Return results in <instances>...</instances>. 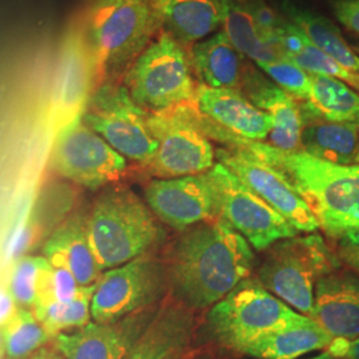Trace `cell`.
I'll return each mask as SVG.
<instances>
[{"label": "cell", "instance_id": "cell-1", "mask_svg": "<svg viewBox=\"0 0 359 359\" xmlns=\"http://www.w3.org/2000/svg\"><path fill=\"white\" fill-rule=\"evenodd\" d=\"M255 257L244 236L217 217L182 231L168 278L185 308H212L250 276Z\"/></svg>", "mask_w": 359, "mask_h": 359}, {"label": "cell", "instance_id": "cell-2", "mask_svg": "<svg viewBox=\"0 0 359 359\" xmlns=\"http://www.w3.org/2000/svg\"><path fill=\"white\" fill-rule=\"evenodd\" d=\"M209 139L240 147L281 172L308 204L320 222V229L338 238L359 229V164L337 165L297 151L285 152L264 142L241 139L209 121Z\"/></svg>", "mask_w": 359, "mask_h": 359}, {"label": "cell", "instance_id": "cell-3", "mask_svg": "<svg viewBox=\"0 0 359 359\" xmlns=\"http://www.w3.org/2000/svg\"><path fill=\"white\" fill-rule=\"evenodd\" d=\"M158 25L149 0H96L83 36L95 79L116 76L133 65Z\"/></svg>", "mask_w": 359, "mask_h": 359}, {"label": "cell", "instance_id": "cell-4", "mask_svg": "<svg viewBox=\"0 0 359 359\" xmlns=\"http://www.w3.org/2000/svg\"><path fill=\"white\" fill-rule=\"evenodd\" d=\"M87 231L103 271L147 255L164 234L148 204L127 188H112L99 196L87 216Z\"/></svg>", "mask_w": 359, "mask_h": 359}, {"label": "cell", "instance_id": "cell-5", "mask_svg": "<svg viewBox=\"0 0 359 359\" xmlns=\"http://www.w3.org/2000/svg\"><path fill=\"white\" fill-rule=\"evenodd\" d=\"M339 266L341 259L321 236L306 233L271 245L258 268V281L297 313L310 317L318 280Z\"/></svg>", "mask_w": 359, "mask_h": 359}, {"label": "cell", "instance_id": "cell-6", "mask_svg": "<svg viewBox=\"0 0 359 359\" xmlns=\"http://www.w3.org/2000/svg\"><path fill=\"white\" fill-rule=\"evenodd\" d=\"M305 318L259 281L246 278L210 308L206 325L218 345L240 353L257 338Z\"/></svg>", "mask_w": 359, "mask_h": 359}, {"label": "cell", "instance_id": "cell-7", "mask_svg": "<svg viewBox=\"0 0 359 359\" xmlns=\"http://www.w3.org/2000/svg\"><path fill=\"white\" fill-rule=\"evenodd\" d=\"M124 86L147 112L193 103L196 97L188 56L168 32L152 41L129 67Z\"/></svg>", "mask_w": 359, "mask_h": 359}, {"label": "cell", "instance_id": "cell-8", "mask_svg": "<svg viewBox=\"0 0 359 359\" xmlns=\"http://www.w3.org/2000/svg\"><path fill=\"white\" fill-rule=\"evenodd\" d=\"M148 126L158 147L147 169L157 179L203 175L215 165V148L194 102L148 112Z\"/></svg>", "mask_w": 359, "mask_h": 359}, {"label": "cell", "instance_id": "cell-9", "mask_svg": "<svg viewBox=\"0 0 359 359\" xmlns=\"http://www.w3.org/2000/svg\"><path fill=\"white\" fill-rule=\"evenodd\" d=\"M83 123L127 160L148 167L158 144L148 126V112L133 102L124 84L103 83L87 99Z\"/></svg>", "mask_w": 359, "mask_h": 359}, {"label": "cell", "instance_id": "cell-10", "mask_svg": "<svg viewBox=\"0 0 359 359\" xmlns=\"http://www.w3.org/2000/svg\"><path fill=\"white\" fill-rule=\"evenodd\" d=\"M206 175L216 194L218 217L241 233L253 249L264 252L281 240L297 236L298 231L273 206L225 165L217 163Z\"/></svg>", "mask_w": 359, "mask_h": 359}, {"label": "cell", "instance_id": "cell-11", "mask_svg": "<svg viewBox=\"0 0 359 359\" xmlns=\"http://www.w3.org/2000/svg\"><path fill=\"white\" fill-rule=\"evenodd\" d=\"M168 270L164 264L142 255L114 269L105 270L90 302L92 321L108 323L130 314L154 308L167 283Z\"/></svg>", "mask_w": 359, "mask_h": 359}, {"label": "cell", "instance_id": "cell-12", "mask_svg": "<svg viewBox=\"0 0 359 359\" xmlns=\"http://www.w3.org/2000/svg\"><path fill=\"white\" fill-rule=\"evenodd\" d=\"M51 168L59 176L96 191L126 173L127 158L79 115L59 132L52 148Z\"/></svg>", "mask_w": 359, "mask_h": 359}, {"label": "cell", "instance_id": "cell-13", "mask_svg": "<svg viewBox=\"0 0 359 359\" xmlns=\"http://www.w3.org/2000/svg\"><path fill=\"white\" fill-rule=\"evenodd\" d=\"M228 147L218 151V163L273 206L295 231L316 233L320 229L318 219L281 172L244 148Z\"/></svg>", "mask_w": 359, "mask_h": 359}, {"label": "cell", "instance_id": "cell-14", "mask_svg": "<svg viewBox=\"0 0 359 359\" xmlns=\"http://www.w3.org/2000/svg\"><path fill=\"white\" fill-rule=\"evenodd\" d=\"M144 197L154 216L176 231L218 217L216 194L206 173L152 180Z\"/></svg>", "mask_w": 359, "mask_h": 359}, {"label": "cell", "instance_id": "cell-15", "mask_svg": "<svg viewBox=\"0 0 359 359\" xmlns=\"http://www.w3.org/2000/svg\"><path fill=\"white\" fill-rule=\"evenodd\" d=\"M158 310L145 309L108 323L90 322L53 338L65 359H126Z\"/></svg>", "mask_w": 359, "mask_h": 359}, {"label": "cell", "instance_id": "cell-16", "mask_svg": "<svg viewBox=\"0 0 359 359\" xmlns=\"http://www.w3.org/2000/svg\"><path fill=\"white\" fill-rule=\"evenodd\" d=\"M194 103L208 120L250 142H266L273 127L270 116L237 90L201 84L196 90Z\"/></svg>", "mask_w": 359, "mask_h": 359}, {"label": "cell", "instance_id": "cell-17", "mask_svg": "<svg viewBox=\"0 0 359 359\" xmlns=\"http://www.w3.org/2000/svg\"><path fill=\"white\" fill-rule=\"evenodd\" d=\"M310 318L334 338L359 337V276L338 269L318 280Z\"/></svg>", "mask_w": 359, "mask_h": 359}, {"label": "cell", "instance_id": "cell-18", "mask_svg": "<svg viewBox=\"0 0 359 359\" xmlns=\"http://www.w3.org/2000/svg\"><path fill=\"white\" fill-rule=\"evenodd\" d=\"M43 257L52 266L68 270L80 286L95 285L103 274L90 248L87 216L69 218L53 231L43 246Z\"/></svg>", "mask_w": 359, "mask_h": 359}, {"label": "cell", "instance_id": "cell-19", "mask_svg": "<svg viewBox=\"0 0 359 359\" xmlns=\"http://www.w3.org/2000/svg\"><path fill=\"white\" fill-rule=\"evenodd\" d=\"M248 92L252 103L271 118L273 127L265 142L285 152L301 151L304 115L297 99L256 75L248 80Z\"/></svg>", "mask_w": 359, "mask_h": 359}, {"label": "cell", "instance_id": "cell-20", "mask_svg": "<svg viewBox=\"0 0 359 359\" xmlns=\"http://www.w3.org/2000/svg\"><path fill=\"white\" fill-rule=\"evenodd\" d=\"M194 327L189 310L181 306L161 309L126 359H182L192 344Z\"/></svg>", "mask_w": 359, "mask_h": 359}, {"label": "cell", "instance_id": "cell-21", "mask_svg": "<svg viewBox=\"0 0 359 359\" xmlns=\"http://www.w3.org/2000/svg\"><path fill=\"white\" fill-rule=\"evenodd\" d=\"M160 23L177 41L206 38L222 25V3L218 0H149Z\"/></svg>", "mask_w": 359, "mask_h": 359}, {"label": "cell", "instance_id": "cell-22", "mask_svg": "<svg viewBox=\"0 0 359 359\" xmlns=\"http://www.w3.org/2000/svg\"><path fill=\"white\" fill-rule=\"evenodd\" d=\"M333 341L334 337L306 317L302 322L257 338L240 354L252 359H297L313 351L326 350Z\"/></svg>", "mask_w": 359, "mask_h": 359}, {"label": "cell", "instance_id": "cell-23", "mask_svg": "<svg viewBox=\"0 0 359 359\" xmlns=\"http://www.w3.org/2000/svg\"><path fill=\"white\" fill-rule=\"evenodd\" d=\"M359 149V124L332 123L304 116L301 152L337 165L355 164Z\"/></svg>", "mask_w": 359, "mask_h": 359}, {"label": "cell", "instance_id": "cell-24", "mask_svg": "<svg viewBox=\"0 0 359 359\" xmlns=\"http://www.w3.org/2000/svg\"><path fill=\"white\" fill-rule=\"evenodd\" d=\"M192 62L196 74L208 87L237 90L243 86V56L225 34L197 43L192 48Z\"/></svg>", "mask_w": 359, "mask_h": 359}, {"label": "cell", "instance_id": "cell-25", "mask_svg": "<svg viewBox=\"0 0 359 359\" xmlns=\"http://www.w3.org/2000/svg\"><path fill=\"white\" fill-rule=\"evenodd\" d=\"M271 43L280 55L293 62L310 75L335 77L359 90V77L350 74L329 55L321 51L301 29L292 23H277L271 32Z\"/></svg>", "mask_w": 359, "mask_h": 359}, {"label": "cell", "instance_id": "cell-26", "mask_svg": "<svg viewBox=\"0 0 359 359\" xmlns=\"http://www.w3.org/2000/svg\"><path fill=\"white\" fill-rule=\"evenodd\" d=\"M301 108L306 117L359 124V93L335 77L310 75V92Z\"/></svg>", "mask_w": 359, "mask_h": 359}, {"label": "cell", "instance_id": "cell-27", "mask_svg": "<svg viewBox=\"0 0 359 359\" xmlns=\"http://www.w3.org/2000/svg\"><path fill=\"white\" fill-rule=\"evenodd\" d=\"M221 3L224 34L237 51L257 65L283 57L259 25L256 13L233 0H221Z\"/></svg>", "mask_w": 359, "mask_h": 359}, {"label": "cell", "instance_id": "cell-28", "mask_svg": "<svg viewBox=\"0 0 359 359\" xmlns=\"http://www.w3.org/2000/svg\"><path fill=\"white\" fill-rule=\"evenodd\" d=\"M286 13L302 34L350 74L359 77V55L346 43L339 29L320 15L286 7Z\"/></svg>", "mask_w": 359, "mask_h": 359}, {"label": "cell", "instance_id": "cell-29", "mask_svg": "<svg viewBox=\"0 0 359 359\" xmlns=\"http://www.w3.org/2000/svg\"><path fill=\"white\" fill-rule=\"evenodd\" d=\"M0 327L7 359L28 358L51 339L32 309L16 306Z\"/></svg>", "mask_w": 359, "mask_h": 359}, {"label": "cell", "instance_id": "cell-30", "mask_svg": "<svg viewBox=\"0 0 359 359\" xmlns=\"http://www.w3.org/2000/svg\"><path fill=\"white\" fill-rule=\"evenodd\" d=\"M96 283L81 286L79 294L65 302H56L46 308L32 310L46 332L53 339L63 332L83 327L92 322L90 302Z\"/></svg>", "mask_w": 359, "mask_h": 359}, {"label": "cell", "instance_id": "cell-31", "mask_svg": "<svg viewBox=\"0 0 359 359\" xmlns=\"http://www.w3.org/2000/svg\"><path fill=\"white\" fill-rule=\"evenodd\" d=\"M65 52L63 100L65 105H75L86 97L90 80L95 76L83 36L72 39Z\"/></svg>", "mask_w": 359, "mask_h": 359}, {"label": "cell", "instance_id": "cell-32", "mask_svg": "<svg viewBox=\"0 0 359 359\" xmlns=\"http://www.w3.org/2000/svg\"><path fill=\"white\" fill-rule=\"evenodd\" d=\"M46 257L26 256L13 265L8 292L13 304L19 308L32 309L36 299V289L41 271L47 268Z\"/></svg>", "mask_w": 359, "mask_h": 359}, {"label": "cell", "instance_id": "cell-33", "mask_svg": "<svg viewBox=\"0 0 359 359\" xmlns=\"http://www.w3.org/2000/svg\"><path fill=\"white\" fill-rule=\"evenodd\" d=\"M81 286L76 278L65 268H55L47 265L39 277L36 299L32 310L46 308L56 302H65L75 298Z\"/></svg>", "mask_w": 359, "mask_h": 359}, {"label": "cell", "instance_id": "cell-34", "mask_svg": "<svg viewBox=\"0 0 359 359\" xmlns=\"http://www.w3.org/2000/svg\"><path fill=\"white\" fill-rule=\"evenodd\" d=\"M258 67L280 88L286 90L297 100L305 102L308 99L310 92V75L289 59L280 57L273 62L258 63Z\"/></svg>", "mask_w": 359, "mask_h": 359}, {"label": "cell", "instance_id": "cell-35", "mask_svg": "<svg viewBox=\"0 0 359 359\" xmlns=\"http://www.w3.org/2000/svg\"><path fill=\"white\" fill-rule=\"evenodd\" d=\"M334 13L344 26L359 35V0H337Z\"/></svg>", "mask_w": 359, "mask_h": 359}, {"label": "cell", "instance_id": "cell-36", "mask_svg": "<svg viewBox=\"0 0 359 359\" xmlns=\"http://www.w3.org/2000/svg\"><path fill=\"white\" fill-rule=\"evenodd\" d=\"M327 351L333 358L359 359V337L353 339L334 338Z\"/></svg>", "mask_w": 359, "mask_h": 359}, {"label": "cell", "instance_id": "cell-37", "mask_svg": "<svg viewBox=\"0 0 359 359\" xmlns=\"http://www.w3.org/2000/svg\"><path fill=\"white\" fill-rule=\"evenodd\" d=\"M338 258L344 264H346L348 268H351L359 274V250L339 245L338 246Z\"/></svg>", "mask_w": 359, "mask_h": 359}, {"label": "cell", "instance_id": "cell-38", "mask_svg": "<svg viewBox=\"0 0 359 359\" xmlns=\"http://www.w3.org/2000/svg\"><path fill=\"white\" fill-rule=\"evenodd\" d=\"M337 240L341 246H347V248H353V249L359 250V229L345 231Z\"/></svg>", "mask_w": 359, "mask_h": 359}, {"label": "cell", "instance_id": "cell-39", "mask_svg": "<svg viewBox=\"0 0 359 359\" xmlns=\"http://www.w3.org/2000/svg\"><path fill=\"white\" fill-rule=\"evenodd\" d=\"M26 359H65L56 347H41L36 353Z\"/></svg>", "mask_w": 359, "mask_h": 359}, {"label": "cell", "instance_id": "cell-40", "mask_svg": "<svg viewBox=\"0 0 359 359\" xmlns=\"http://www.w3.org/2000/svg\"><path fill=\"white\" fill-rule=\"evenodd\" d=\"M308 359H333V357H332L327 351H323L321 354H318V355H316V357H311V358Z\"/></svg>", "mask_w": 359, "mask_h": 359}, {"label": "cell", "instance_id": "cell-41", "mask_svg": "<svg viewBox=\"0 0 359 359\" xmlns=\"http://www.w3.org/2000/svg\"><path fill=\"white\" fill-rule=\"evenodd\" d=\"M4 357V341H3V333H1V327H0V358Z\"/></svg>", "mask_w": 359, "mask_h": 359}, {"label": "cell", "instance_id": "cell-42", "mask_svg": "<svg viewBox=\"0 0 359 359\" xmlns=\"http://www.w3.org/2000/svg\"><path fill=\"white\" fill-rule=\"evenodd\" d=\"M355 164H359V149L358 154H357V160H355Z\"/></svg>", "mask_w": 359, "mask_h": 359}, {"label": "cell", "instance_id": "cell-43", "mask_svg": "<svg viewBox=\"0 0 359 359\" xmlns=\"http://www.w3.org/2000/svg\"><path fill=\"white\" fill-rule=\"evenodd\" d=\"M333 359H342V358H333Z\"/></svg>", "mask_w": 359, "mask_h": 359}, {"label": "cell", "instance_id": "cell-44", "mask_svg": "<svg viewBox=\"0 0 359 359\" xmlns=\"http://www.w3.org/2000/svg\"><path fill=\"white\" fill-rule=\"evenodd\" d=\"M355 51L359 52V50H355Z\"/></svg>", "mask_w": 359, "mask_h": 359}]
</instances>
